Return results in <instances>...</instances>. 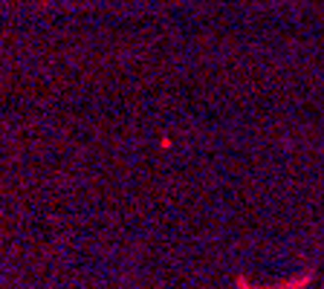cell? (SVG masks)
<instances>
[{"label":"cell","mask_w":324,"mask_h":289,"mask_svg":"<svg viewBox=\"0 0 324 289\" xmlns=\"http://www.w3.org/2000/svg\"><path fill=\"white\" fill-rule=\"evenodd\" d=\"M313 281H316V272H313V269H307V272L295 275V278L284 281V284H272V287L249 284V278H246V275H237V278H234V289H307L310 284H313Z\"/></svg>","instance_id":"obj_1"}]
</instances>
